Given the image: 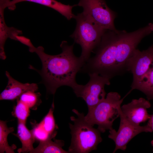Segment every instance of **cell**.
I'll list each match as a JSON object with an SVG mask.
<instances>
[{
    "instance_id": "7",
    "label": "cell",
    "mask_w": 153,
    "mask_h": 153,
    "mask_svg": "<svg viewBox=\"0 0 153 153\" xmlns=\"http://www.w3.org/2000/svg\"><path fill=\"white\" fill-rule=\"evenodd\" d=\"M78 5L83 8V14L102 28L116 29L115 13L108 7L105 0H80Z\"/></svg>"
},
{
    "instance_id": "17",
    "label": "cell",
    "mask_w": 153,
    "mask_h": 153,
    "mask_svg": "<svg viewBox=\"0 0 153 153\" xmlns=\"http://www.w3.org/2000/svg\"><path fill=\"white\" fill-rule=\"evenodd\" d=\"M54 108L53 102L48 112L37 125L48 135L55 137L57 133L56 130L58 129V127L55 123L53 115Z\"/></svg>"
},
{
    "instance_id": "6",
    "label": "cell",
    "mask_w": 153,
    "mask_h": 153,
    "mask_svg": "<svg viewBox=\"0 0 153 153\" xmlns=\"http://www.w3.org/2000/svg\"><path fill=\"white\" fill-rule=\"evenodd\" d=\"M90 79L85 85L79 84L74 92L77 97L82 98L87 105L88 111L92 109L105 98V85L110 84V79L96 73L89 75Z\"/></svg>"
},
{
    "instance_id": "8",
    "label": "cell",
    "mask_w": 153,
    "mask_h": 153,
    "mask_svg": "<svg viewBox=\"0 0 153 153\" xmlns=\"http://www.w3.org/2000/svg\"><path fill=\"white\" fill-rule=\"evenodd\" d=\"M120 122L119 129L117 131L112 129L109 130L108 137L113 140L115 147L113 151L120 149L125 151L126 149L128 143L134 137L142 132H152V129L147 125L144 126L136 124L128 120L120 110Z\"/></svg>"
},
{
    "instance_id": "10",
    "label": "cell",
    "mask_w": 153,
    "mask_h": 153,
    "mask_svg": "<svg viewBox=\"0 0 153 153\" xmlns=\"http://www.w3.org/2000/svg\"><path fill=\"white\" fill-rule=\"evenodd\" d=\"M151 107L148 100L140 97L133 99L130 103L121 107V110L124 115L132 123L140 125L149 119L150 115L147 109Z\"/></svg>"
},
{
    "instance_id": "19",
    "label": "cell",
    "mask_w": 153,
    "mask_h": 153,
    "mask_svg": "<svg viewBox=\"0 0 153 153\" xmlns=\"http://www.w3.org/2000/svg\"><path fill=\"white\" fill-rule=\"evenodd\" d=\"M29 109L26 105L18 99L15 107L14 114L18 121L26 124L29 114Z\"/></svg>"
},
{
    "instance_id": "16",
    "label": "cell",
    "mask_w": 153,
    "mask_h": 153,
    "mask_svg": "<svg viewBox=\"0 0 153 153\" xmlns=\"http://www.w3.org/2000/svg\"><path fill=\"white\" fill-rule=\"evenodd\" d=\"M135 89L144 93L148 100H153V63Z\"/></svg>"
},
{
    "instance_id": "20",
    "label": "cell",
    "mask_w": 153,
    "mask_h": 153,
    "mask_svg": "<svg viewBox=\"0 0 153 153\" xmlns=\"http://www.w3.org/2000/svg\"><path fill=\"white\" fill-rule=\"evenodd\" d=\"M40 94L35 92L29 91L23 94L18 98L29 108L34 107L39 101Z\"/></svg>"
},
{
    "instance_id": "11",
    "label": "cell",
    "mask_w": 153,
    "mask_h": 153,
    "mask_svg": "<svg viewBox=\"0 0 153 153\" xmlns=\"http://www.w3.org/2000/svg\"><path fill=\"white\" fill-rule=\"evenodd\" d=\"M5 74L8 79V84L0 94V100H13L26 92H36L38 90V86L36 83H22L12 78L8 72L6 71Z\"/></svg>"
},
{
    "instance_id": "24",
    "label": "cell",
    "mask_w": 153,
    "mask_h": 153,
    "mask_svg": "<svg viewBox=\"0 0 153 153\" xmlns=\"http://www.w3.org/2000/svg\"></svg>"
},
{
    "instance_id": "3",
    "label": "cell",
    "mask_w": 153,
    "mask_h": 153,
    "mask_svg": "<svg viewBox=\"0 0 153 153\" xmlns=\"http://www.w3.org/2000/svg\"><path fill=\"white\" fill-rule=\"evenodd\" d=\"M72 111L77 116H71L73 124L69 123L71 142L68 151L71 153H88L96 150L102 141L101 132L86 120L84 114L75 109Z\"/></svg>"
},
{
    "instance_id": "23",
    "label": "cell",
    "mask_w": 153,
    "mask_h": 153,
    "mask_svg": "<svg viewBox=\"0 0 153 153\" xmlns=\"http://www.w3.org/2000/svg\"><path fill=\"white\" fill-rule=\"evenodd\" d=\"M151 30L152 32H153V23H150Z\"/></svg>"
},
{
    "instance_id": "9",
    "label": "cell",
    "mask_w": 153,
    "mask_h": 153,
    "mask_svg": "<svg viewBox=\"0 0 153 153\" xmlns=\"http://www.w3.org/2000/svg\"><path fill=\"white\" fill-rule=\"evenodd\" d=\"M153 46L142 51L136 49L130 58L128 63L129 72L133 76L131 92L135 88L141 78L153 63Z\"/></svg>"
},
{
    "instance_id": "21",
    "label": "cell",
    "mask_w": 153,
    "mask_h": 153,
    "mask_svg": "<svg viewBox=\"0 0 153 153\" xmlns=\"http://www.w3.org/2000/svg\"><path fill=\"white\" fill-rule=\"evenodd\" d=\"M11 0H0V12H4L5 9Z\"/></svg>"
},
{
    "instance_id": "15",
    "label": "cell",
    "mask_w": 153,
    "mask_h": 153,
    "mask_svg": "<svg viewBox=\"0 0 153 153\" xmlns=\"http://www.w3.org/2000/svg\"><path fill=\"white\" fill-rule=\"evenodd\" d=\"M49 137L46 139L40 141L39 144L34 148L31 153H68V151L64 150L62 147L64 145V142L61 140Z\"/></svg>"
},
{
    "instance_id": "12",
    "label": "cell",
    "mask_w": 153,
    "mask_h": 153,
    "mask_svg": "<svg viewBox=\"0 0 153 153\" xmlns=\"http://www.w3.org/2000/svg\"><path fill=\"white\" fill-rule=\"evenodd\" d=\"M29 1L39 4L51 8L60 13L68 20L74 18L75 15L72 12L73 8L78 5H65L56 0H12L8 3L7 8L10 10H14L16 3L22 1Z\"/></svg>"
},
{
    "instance_id": "14",
    "label": "cell",
    "mask_w": 153,
    "mask_h": 153,
    "mask_svg": "<svg viewBox=\"0 0 153 153\" xmlns=\"http://www.w3.org/2000/svg\"><path fill=\"white\" fill-rule=\"evenodd\" d=\"M22 34V31L13 27H9L6 24L4 16L0 15V57L2 60L6 58L4 45L8 38L17 41L16 36Z\"/></svg>"
},
{
    "instance_id": "2",
    "label": "cell",
    "mask_w": 153,
    "mask_h": 153,
    "mask_svg": "<svg viewBox=\"0 0 153 153\" xmlns=\"http://www.w3.org/2000/svg\"><path fill=\"white\" fill-rule=\"evenodd\" d=\"M24 45L29 47L30 52L36 53L41 60V70L31 65L29 68L36 71L40 75L47 92L54 95L57 89L63 86L71 87L73 91L76 89L79 85L76 81V76L85 63L74 54V44L69 45L67 41H62L60 45L61 53L54 55L46 54L42 46L35 47L28 39Z\"/></svg>"
},
{
    "instance_id": "4",
    "label": "cell",
    "mask_w": 153,
    "mask_h": 153,
    "mask_svg": "<svg viewBox=\"0 0 153 153\" xmlns=\"http://www.w3.org/2000/svg\"><path fill=\"white\" fill-rule=\"evenodd\" d=\"M76 24L75 29L70 37L75 42L79 44L82 48L80 57L85 63L90 58L99 44L102 38L107 30L97 24L82 12L75 16Z\"/></svg>"
},
{
    "instance_id": "1",
    "label": "cell",
    "mask_w": 153,
    "mask_h": 153,
    "mask_svg": "<svg viewBox=\"0 0 153 153\" xmlns=\"http://www.w3.org/2000/svg\"><path fill=\"white\" fill-rule=\"evenodd\" d=\"M152 32L150 25L131 32L107 30L80 72L96 73L111 79L129 72V60L142 39Z\"/></svg>"
},
{
    "instance_id": "22",
    "label": "cell",
    "mask_w": 153,
    "mask_h": 153,
    "mask_svg": "<svg viewBox=\"0 0 153 153\" xmlns=\"http://www.w3.org/2000/svg\"><path fill=\"white\" fill-rule=\"evenodd\" d=\"M147 124L152 129V131H153V112L152 115H150V117L148 120ZM151 143L152 145L153 146V140L151 141Z\"/></svg>"
},
{
    "instance_id": "18",
    "label": "cell",
    "mask_w": 153,
    "mask_h": 153,
    "mask_svg": "<svg viewBox=\"0 0 153 153\" xmlns=\"http://www.w3.org/2000/svg\"><path fill=\"white\" fill-rule=\"evenodd\" d=\"M14 131L13 127H8L6 121H0V153H14L15 146H10L7 141L8 135Z\"/></svg>"
},
{
    "instance_id": "13",
    "label": "cell",
    "mask_w": 153,
    "mask_h": 153,
    "mask_svg": "<svg viewBox=\"0 0 153 153\" xmlns=\"http://www.w3.org/2000/svg\"><path fill=\"white\" fill-rule=\"evenodd\" d=\"M16 135L22 144V148L18 150V153H31L34 149L33 144L36 139L32 131L27 128L25 123L18 121Z\"/></svg>"
},
{
    "instance_id": "5",
    "label": "cell",
    "mask_w": 153,
    "mask_h": 153,
    "mask_svg": "<svg viewBox=\"0 0 153 153\" xmlns=\"http://www.w3.org/2000/svg\"><path fill=\"white\" fill-rule=\"evenodd\" d=\"M130 93L129 92L122 99L117 92L108 93L104 99L88 111L85 116L86 120L93 126L97 125V128L101 133L113 129V122L119 117L121 104L124 98Z\"/></svg>"
}]
</instances>
